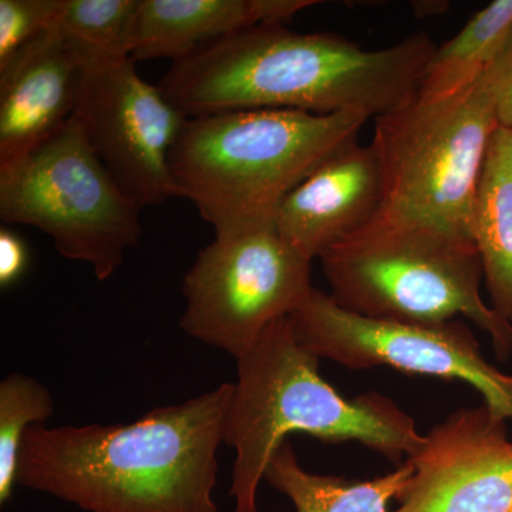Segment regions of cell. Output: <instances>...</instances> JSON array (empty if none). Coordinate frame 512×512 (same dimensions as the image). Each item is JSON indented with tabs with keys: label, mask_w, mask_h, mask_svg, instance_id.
<instances>
[{
	"label": "cell",
	"mask_w": 512,
	"mask_h": 512,
	"mask_svg": "<svg viewBox=\"0 0 512 512\" xmlns=\"http://www.w3.org/2000/svg\"><path fill=\"white\" fill-rule=\"evenodd\" d=\"M141 208L90 146L76 117L28 156L0 170V218L53 239L70 261L107 281L143 235Z\"/></svg>",
	"instance_id": "obj_7"
},
{
	"label": "cell",
	"mask_w": 512,
	"mask_h": 512,
	"mask_svg": "<svg viewBox=\"0 0 512 512\" xmlns=\"http://www.w3.org/2000/svg\"><path fill=\"white\" fill-rule=\"evenodd\" d=\"M512 33V0H494L471 16L464 28L436 47L416 100L448 99L477 82L503 52Z\"/></svg>",
	"instance_id": "obj_17"
},
{
	"label": "cell",
	"mask_w": 512,
	"mask_h": 512,
	"mask_svg": "<svg viewBox=\"0 0 512 512\" xmlns=\"http://www.w3.org/2000/svg\"><path fill=\"white\" fill-rule=\"evenodd\" d=\"M471 239L483 264L490 306L512 325V133L491 137L471 212Z\"/></svg>",
	"instance_id": "obj_15"
},
{
	"label": "cell",
	"mask_w": 512,
	"mask_h": 512,
	"mask_svg": "<svg viewBox=\"0 0 512 512\" xmlns=\"http://www.w3.org/2000/svg\"><path fill=\"white\" fill-rule=\"evenodd\" d=\"M333 301L366 318L441 325L464 316L490 333L495 355H512V325L481 296L473 241L377 217L320 256Z\"/></svg>",
	"instance_id": "obj_5"
},
{
	"label": "cell",
	"mask_w": 512,
	"mask_h": 512,
	"mask_svg": "<svg viewBox=\"0 0 512 512\" xmlns=\"http://www.w3.org/2000/svg\"><path fill=\"white\" fill-rule=\"evenodd\" d=\"M495 114L498 127L512 133V33L503 52L495 60Z\"/></svg>",
	"instance_id": "obj_22"
},
{
	"label": "cell",
	"mask_w": 512,
	"mask_h": 512,
	"mask_svg": "<svg viewBox=\"0 0 512 512\" xmlns=\"http://www.w3.org/2000/svg\"><path fill=\"white\" fill-rule=\"evenodd\" d=\"M319 360L296 339L289 316L269 325L237 360L224 440L237 453L229 490L234 512H259V484L288 434L357 441L394 463L423 444L412 417L392 399L379 393L346 399L320 377Z\"/></svg>",
	"instance_id": "obj_3"
},
{
	"label": "cell",
	"mask_w": 512,
	"mask_h": 512,
	"mask_svg": "<svg viewBox=\"0 0 512 512\" xmlns=\"http://www.w3.org/2000/svg\"><path fill=\"white\" fill-rule=\"evenodd\" d=\"M82 69L55 26L0 69V170L28 156L73 116Z\"/></svg>",
	"instance_id": "obj_13"
},
{
	"label": "cell",
	"mask_w": 512,
	"mask_h": 512,
	"mask_svg": "<svg viewBox=\"0 0 512 512\" xmlns=\"http://www.w3.org/2000/svg\"><path fill=\"white\" fill-rule=\"evenodd\" d=\"M407 461L394 512H512V440L485 404L450 414Z\"/></svg>",
	"instance_id": "obj_11"
},
{
	"label": "cell",
	"mask_w": 512,
	"mask_h": 512,
	"mask_svg": "<svg viewBox=\"0 0 512 512\" xmlns=\"http://www.w3.org/2000/svg\"><path fill=\"white\" fill-rule=\"evenodd\" d=\"M138 0H63L57 35L82 67L133 59Z\"/></svg>",
	"instance_id": "obj_18"
},
{
	"label": "cell",
	"mask_w": 512,
	"mask_h": 512,
	"mask_svg": "<svg viewBox=\"0 0 512 512\" xmlns=\"http://www.w3.org/2000/svg\"><path fill=\"white\" fill-rule=\"evenodd\" d=\"M73 117L141 210L178 197L170 154L188 117L138 74L136 60L83 67Z\"/></svg>",
	"instance_id": "obj_10"
},
{
	"label": "cell",
	"mask_w": 512,
	"mask_h": 512,
	"mask_svg": "<svg viewBox=\"0 0 512 512\" xmlns=\"http://www.w3.org/2000/svg\"><path fill=\"white\" fill-rule=\"evenodd\" d=\"M296 339L320 359L352 370L393 367L412 375L460 380L485 406L512 419V375L488 363L473 330L460 320L412 325L346 311L329 293L313 288L289 316Z\"/></svg>",
	"instance_id": "obj_9"
},
{
	"label": "cell",
	"mask_w": 512,
	"mask_h": 512,
	"mask_svg": "<svg viewBox=\"0 0 512 512\" xmlns=\"http://www.w3.org/2000/svg\"><path fill=\"white\" fill-rule=\"evenodd\" d=\"M28 264L25 242L8 228L0 229V286L3 289L19 281Z\"/></svg>",
	"instance_id": "obj_21"
},
{
	"label": "cell",
	"mask_w": 512,
	"mask_h": 512,
	"mask_svg": "<svg viewBox=\"0 0 512 512\" xmlns=\"http://www.w3.org/2000/svg\"><path fill=\"white\" fill-rule=\"evenodd\" d=\"M55 412L52 394L32 377L12 373L0 383V503H8L18 477L20 446L29 427Z\"/></svg>",
	"instance_id": "obj_19"
},
{
	"label": "cell",
	"mask_w": 512,
	"mask_h": 512,
	"mask_svg": "<svg viewBox=\"0 0 512 512\" xmlns=\"http://www.w3.org/2000/svg\"><path fill=\"white\" fill-rule=\"evenodd\" d=\"M414 15L419 19L430 18V16L443 15L450 5L443 0H424V2H412Z\"/></svg>",
	"instance_id": "obj_23"
},
{
	"label": "cell",
	"mask_w": 512,
	"mask_h": 512,
	"mask_svg": "<svg viewBox=\"0 0 512 512\" xmlns=\"http://www.w3.org/2000/svg\"><path fill=\"white\" fill-rule=\"evenodd\" d=\"M316 0H138L134 60L180 62L256 25H285Z\"/></svg>",
	"instance_id": "obj_14"
},
{
	"label": "cell",
	"mask_w": 512,
	"mask_h": 512,
	"mask_svg": "<svg viewBox=\"0 0 512 512\" xmlns=\"http://www.w3.org/2000/svg\"><path fill=\"white\" fill-rule=\"evenodd\" d=\"M436 47L427 33L370 50L335 33L256 25L173 63L158 87L187 117L296 110L376 120L416 100Z\"/></svg>",
	"instance_id": "obj_1"
},
{
	"label": "cell",
	"mask_w": 512,
	"mask_h": 512,
	"mask_svg": "<svg viewBox=\"0 0 512 512\" xmlns=\"http://www.w3.org/2000/svg\"><path fill=\"white\" fill-rule=\"evenodd\" d=\"M311 264L275 222L215 234L185 275L181 328L238 360L309 295Z\"/></svg>",
	"instance_id": "obj_8"
},
{
	"label": "cell",
	"mask_w": 512,
	"mask_h": 512,
	"mask_svg": "<svg viewBox=\"0 0 512 512\" xmlns=\"http://www.w3.org/2000/svg\"><path fill=\"white\" fill-rule=\"evenodd\" d=\"M369 120L296 110L188 117L170 154L177 195L215 234L275 222L286 197Z\"/></svg>",
	"instance_id": "obj_4"
},
{
	"label": "cell",
	"mask_w": 512,
	"mask_h": 512,
	"mask_svg": "<svg viewBox=\"0 0 512 512\" xmlns=\"http://www.w3.org/2000/svg\"><path fill=\"white\" fill-rule=\"evenodd\" d=\"M495 62L463 92L375 120L386 195L379 218L471 239V212L497 130Z\"/></svg>",
	"instance_id": "obj_6"
},
{
	"label": "cell",
	"mask_w": 512,
	"mask_h": 512,
	"mask_svg": "<svg viewBox=\"0 0 512 512\" xmlns=\"http://www.w3.org/2000/svg\"><path fill=\"white\" fill-rule=\"evenodd\" d=\"M412 474L413 466L406 461L373 480L322 476L305 470L286 440L266 468L265 480L292 501L296 512H394L390 501L397 500Z\"/></svg>",
	"instance_id": "obj_16"
},
{
	"label": "cell",
	"mask_w": 512,
	"mask_h": 512,
	"mask_svg": "<svg viewBox=\"0 0 512 512\" xmlns=\"http://www.w3.org/2000/svg\"><path fill=\"white\" fill-rule=\"evenodd\" d=\"M232 396L234 383H221L130 424H36L16 483L87 512H220L217 453Z\"/></svg>",
	"instance_id": "obj_2"
},
{
	"label": "cell",
	"mask_w": 512,
	"mask_h": 512,
	"mask_svg": "<svg viewBox=\"0 0 512 512\" xmlns=\"http://www.w3.org/2000/svg\"><path fill=\"white\" fill-rule=\"evenodd\" d=\"M386 183L372 144L357 141L326 158L286 197L276 214L279 234L313 261L379 217Z\"/></svg>",
	"instance_id": "obj_12"
},
{
	"label": "cell",
	"mask_w": 512,
	"mask_h": 512,
	"mask_svg": "<svg viewBox=\"0 0 512 512\" xmlns=\"http://www.w3.org/2000/svg\"><path fill=\"white\" fill-rule=\"evenodd\" d=\"M63 0H0V69L55 26Z\"/></svg>",
	"instance_id": "obj_20"
}]
</instances>
